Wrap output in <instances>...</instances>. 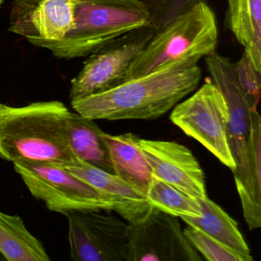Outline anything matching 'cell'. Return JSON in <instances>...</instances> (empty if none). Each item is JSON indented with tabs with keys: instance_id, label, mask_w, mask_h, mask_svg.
<instances>
[{
	"instance_id": "6da1fadb",
	"label": "cell",
	"mask_w": 261,
	"mask_h": 261,
	"mask_svg": "<svg viewBox=\"0 0 261 261\" xmlns=\"http://www.w3.org/2000/svg\"><path fill=\"white\" fill-rule=\"evenodd\" d=\"M202 76L198 63L183 62L123 82L109 91L71 100L91 120H155L193 92Z\"/></svg>"
},
{
	"instance_id": "7a4b0ae2",
	"label": "cell",
	"mask_w": 261,
	"mask_h": 261,
	"mask_svg": "<svg viewBox=\"0 0 261 261\" xmlns=\"http://www.w3.org/2000/svg\"><path fill=\"white\" fill-rule=\"evenodd\" d=\"M70 110L59 100L37 101L22 107L0 102V159L76 166L67 140L65 123Z\"/></svg>"
},
{
	"instance_id": "3957f363",
	"label": "cell",
	"mask_w": 261,
	"mask_h": 261,
	"mask_svg": "<svg viewBox=\"0 0 261 261\" xmlns=\"http://www.w3.org/2000/svg\"><path fill=\"white\" fill-rule=\"evenodd\" d=\"M151 24L137 0H79L74 2L72 30L61 40L30 39L59 59L87 57L126 33Z\"/></svg>"
},
{
	"instance_id": "277c9868",
	"label": "cell",
	"mask_w": 261,
	"mask_h": 261,
	"mask_svg": "<svg viewBox=\"0 0 261 261\" xmlns=\"http://www.w3.org/2000/svg\"><path fill=\"white\" fill-rule=\"evenodd\" d=\"M218 42L215 13L200 3L155 33L131 64L125 82L183 62L198 63L216 51Z\"/></svg>"
},
{
	"instance_id": "5b68a950",
	"label": "cell",
	"mask_w": 261,
	"mask_h": 261,
	"mask_svg": "<svg viewBox=\"0 0 261 261\" xmlns=\"http://www.w3.org/2000/svg\"><path fill=\"white\" fill-rule=\"evenodd\" d=\"M209 79L224 96L228 108L227 139L235 163V185L241 199L244 219L250 230L261 226V200L252 189L249 172L248 143L250 115L249 105L238 85L233 62L216 51L205 57Z\"/></svg>"
},
{
	"instance_id": "8992f818",
	"label": "cell",
	"mask_w": 261,
	"mask_h": 261,
	"mask_svg": "<svg viewBox=\"0 0 261 261\" xmlns=\"http://www.w3.org/2000/svg\"><path fill=\"white\" fill-rule=\"evenodd\" d=\"M13 163L32 195L51 212L64 215L71 211H115L112 198L65 168L22 160Z\"/></svg>"
},
{
	"instance_id": "52a82bcc",
	"label": "cell",
	"mask_w": 261,
	"mask_h": 261,
	"mask_svg": "<svg viewBox=\"0 0 261 261\" xmlns=\"http://www.w3.org/2000/svg\"><path fill=\"white\" fill-rule=\"evenodd\" d=\"M228 118L225 99L209 77L193 95L177 103L170 115L175 126L233 172L236 166L227 139Z\"/></svg>"
},
{
	"instance_id": "ba28073f",
	"label": "cell",
	"mask_w": 261,
	"mask_h": 261,
	"mask_svg": "<svg viewBox=\"0 0 261 261\" xmlns=\"http://www.w3.org/2000/svg\"><path fill=\"white\" fill-rule=\"evenodd\" d=\"M156 31L151 24L133 30L93 53L71 80L69 98H80L113 89L125 82L132 62Z\"/></svg>"
},
{
	"instance_id": "9c48e42d",
	"label": "cell",
	"mask_w": 261,
	"mask_h": 261,
	"mask_svg": "<svg viewBox=\"0 0 261 261\" xmlns=\"http://www.w3.org/2000/svg\"><path fill=\"white\" fill-rule=\"evenodd\" d=\"M68 221L70 258L76 261H126L129 223L97 210L71 211Z\"/></svg>"
},
{
	"instance_id": "30bf717a",
	"label": "cell",
	"mask_w": 261,
	"mask_h": 261,
	"mask_svg": "<svg viewBox=\"0 0 261 261\" xmlns=\"http://www.w3.org/2000/svg\"><path fill=\"white\" fill-rule=\"evenodd\" d=\"M177 217L153 207L146 218L129 224L126 261H200Z\"/></svg>"
},
{
	"instance_id": "8fae6325",
	"label": "cell",
	"mask_w": 261,
	"mask_h": 261,
	"mask_svg": "<svg viewBox=\"0 0 261 261\" xmlns=\"http://www.w3.org/2000/svg\"><path fill=\"white\" fill-rule=\"evenodd\" d=\"M140 146L152 175L195 198L207 197L204 172L184 145L140 139Z\"/></svg>"
},
{
	"instance_id": "7c38bea8",
	"label": "cell",
	"mask_w": 261,
	"mask_h": 261,
	"mask_svg": "<svg viewBox=\"0 0 261 261\" xmlns=\"http://www.w3.org/2000/svg\"><path fill=\"white\" fill-rule=\"evenodd\" d=\"M74 22V0H14L9 31L28 41H57L72 30Z\"/></svg>"
},
{
	"instance_id": "4fadbf2b",
	"label": "cell",
	"mask_w": 261,
	"mask_h": 261,
	"mask_svg": "<svg viewBox=\"0 0 261 261\" xmlns=\"http://www.w3.org/2000/svg\"><path fill=\"white\" fill-rule=\"evenodd\" d=\"M67 169L99 192L112 198L116 204L114 212L126 220L129 224H134L144 219L153 208L146 195L114 174L102 170L84 161L77 166H71Z\"/></svg>"
},
{
	"instance_id": "5bb4252c",
	"label": "cell",
	"mask_w": 261,
	"mask_h": 261,
	"mask_svg": "<svg viewBox=\"0 0 261 261\" xmlns=\"http://www.w3.org/2000/svg\"><path fill=\"white\" fill-rule=\"evenodd\" d=\"M101 137L114 175L146 195L152 175L140 149V139L132 133L113 136L103 131Z\"/></svg>"
},
{
	"instance_id": "9a60e30c",
	"label": "cell",
	"mask_w": 261,
	"mask_h": 261,
	"mask_svg": "<svg viewBox=\"0 0 261 261\" xmlns=\"http://www.w3.org/2000/svg\"><path fill=\"white\" fill-rule=\"evenodd\" d=\"M224 27L261 72V0H227Z\"/></svg>"
},
{
	"instance_id": "2e32d148",
	"label": "cell",
	"mask_w": 261,
	"mask_h": 261,
	"mask_svg": "<svg viewBox=\"0 0 261 261\" xmlns=\"http://www.w3.org/2000/svg\"><path fill=\"white\" fill-rule=\"evenodd\" d=\"M65 131L68 145L76 156L91 166L114 174L108 149L102 140L103 131L94 120L70 111Z\"/></svg>"
},
{
	"instance_id": "e0dca14e",
	"label": "cell",
	"mask_w": 261,
	"mask_h": 261,
	"mask_svg": "<svg viewBox=\"0 0 261 261\" xmlns=\"http://www.w3.org/2000/svg\"><path fill=\"white\" fill-rule=\"evenodd\" d=\"M0 252L10 261H48L43 244L17 215L0 211Z\"/></svg>"
},
{
	"instance_id": "ac0fdd59",
	"label": "cell",
	"mask_w": 261,
	"mask_h": 261,
	"mask_svg": "<svg viewBox=\"0 0 261 261\" xmlns=\"http://www.w3.org/2000/svg\"><path fill=\"white\" fill-rule=\"evenodd\" d=\"M198 200L201 206V216H181L180 218L188 225L201 230L223 244L239 251L250 253V248L238 228V223L207 196Z\"/></svg>"
},
{
	"instance_id": "d6986e66",
	"label": "cell",
	"mask_w": 261,
	"mask_h": 261,
	"mask_svg": "<svg viewBox=\"0 0 261 261\" xmlns=\"http://www.w3.org/2000/svg\"><path fill=\"white\" fill-rule=\"evenodd\" d=\"M146 197L152 207L177 218L201 216L198 198L181 192L154 175H152Z\"/></svg>"
},
{
	"instance_id": "ffe728a7",
	"label": "cell",
	"mask_w": 261,
	"mask_h": 261,
	"mask_svg": "<svg viewBox=\"0 0 261 261\" xmlns=\"http://www.w3.org/2000/svg\"><path fill=\"white\" fill-rule=\"evenodd\" d=\"M192 245L208 261H252L250 253L235 250L195 227L188 225L183 230Z\"/></svg>"
},
{
	"instance_id": "44dd1931",
	"label": "cell",
	"mask_w": 261,
	"mask_h": 261,
	"mask_svg": "<svg viewBox=\"0 0 261 261\" xmlns=\"http://www.w3.org/2000/svg\"><path fill=\"white\" fill-rule=\"evenodd\" d=\"M149 13L151 25L159 32L192 7L206 0H137Z\"/></svg>"
},
{
	"instance_id": "7402d4cb",
	"label": "cell",
	"mask_w": 261,
	"mask_h": 261,
	"mask_svg": "<svg viewBox=\"0 0 261 261\" xmlns=\"http://www.w3.org/2000/svg\"><path fill=\"white\" fill-rule=\"evenodd\" d=\"M235 75L238 85L253 108L259 103L261 89V72L255 68L248 53L244 50L241 59L233 63Z\"/></svg>"
},
{
	"instance_id": "603a6c76",
	"label": "cell",
	"mask_w": 261,
	"mask_h": 261,
	"mask_svg": "<svg viewBox=\"0 0 261 261\" xmlns=\"http://www.w3.org/2000/svg\"><path fill=\"white\" fill-rule=\"evenodd\" d=\"M74 2H75V1H79V0H74Z\"/></svg>"
}]
</instances>
